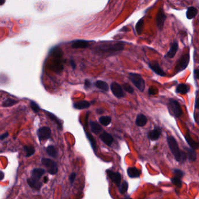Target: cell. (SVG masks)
<instances>
[{"label":"cell","mask_w":199,"mask_h":199,"mask_svg":"<svg viewBox=\"0 0 199 199\" xmlns=\"http://www.w3.org/2000/svg\"><path fill=\"white\" fill-rule=\"evenodd\" d=\"M46 113H47V115L49 117L50 119L51 120L57 123V125H58V127L60 129V130H62V129H63L62 123H61V121L60 120V119H58V118L56 116H55L54 115L51 113L49 112H46Z\"/></svg>","instance_id":"obj_32"},{"label":"cell","mask_w":199,"mask_h":199,"mask_svg":"<svg viewBox=\"0 0 199 199\" xmlns=\"http://www.w3.org/2000/svg\"><path fill=\"white\" fill-rule=\"evenodd\" d=\"M27 182L29 186L33 189L36 191H39L42 186V182L40 181H36L33 178H30L27 179Z\"/></svg>","instance_id":"obj_16"},{"label":"cell","mask_w":199,"mask_h":199,"mask_svg":"<svg viewBox=\"0 0 199 199\" xmlns=\"http://www.w3.org/2000/svg\"><path fill=\"white\" fill-rule=\"evenodd\" d=\"M122 87L125 90V91H126L129 93H131V94L134 93V89L130 84L127 83H124V84H123Z\"/></svg>","instance_id":"obj_38"},{"label":"cell","mask_w":199,"mask_h":199,"mask_svg":"<svg viewBox=\"0 0 199 199\" xmlns=\"http://www.w3.org/2000/svg\"><path fill=\"white\" fill-rule=\"evenodd\" d=\"M70 64H71V66L72 67L73 69H74V70L75 69V68H76V64H75V62L73 60H71L70 61Z\"/></svg>","instance_id":"obj_47"},{"label":"cell","mask_w":199,"mask_h":199,"mask_svg":"<svg viewBox=\"0 0 199 199\" xmlns=\"http://www.w3.org/2000/svg\"><path fill=\"white\" fill-rule=\"evenodd\" d=\"M127 173L130 178H137L141 175V171L135 167H130L127 169Z\"/></svg>","instance_id":"obj_15"},{"label":"cell","mask_w":199,"mask_h":199,"mask_svg":"<svg viewBox=\"0 0 199 199\" xmlns=\"http://www.w3.org/2000/svg\"><path fill=\"white\" fill-rule=\"evenodd\" d=\"M76 176H77V174L75 172H73L71 173L70 176H69V181L71 183V184H73V183L74 182L75 179V178H76Z\"/></svg>","instance_id":"obj_40"},{"label":"cell","mask_w":199,"mask_h":199,"mask_svg":"<svg viewBox=\"0 0 199 199\" xmlns=\"http://www.w3.org/2000/svg\"><path fill=\"white\" fill-rule=\"evenodd\" d=\"M91 42L84 40H76L73 42L71 47L74 49H85L89 47Z\"/></svg>","instance_id":"obj_14"},{"label":"cell","mask_w":199,"mask_h":199,"mask_svg":"<svg viewBox=\"0 0 199 199\" xmlns=\"http://www.w3.org/2000/svg\"><path fill=\"white\" fill-rule=\"evenodd\" d=\"M96 112L98 115H102V114H103L104 113V110L103 109H102V108H98L96 110Z\"/></svg>","instance_id":"obj_44"},{"label":"cell","mask_w":199,"mask_h":199,"mask_svg":"<svg viewBox=\"0 0 199 199\" xmlns=\"http://www.w3.org/2000/svg\"><path fill=\"white\" fill-rule=\"evenodd\" d=\"M178 43L176 42H175L171 44V48L168 52L165 55V57L167 58H172L174 57L177 51L178 50Z\"/></svg>","instance_id":"obj_19"},{"label":"cell","mask_w":199,"mask_h":199,"mask_svg":"<svg viewBox=\"0 0 199 199\" xmlns=\"http://www.w3.org/2000/svg\"><path fill=\"white\" fill-rule=\"evenodd\" d=\"M148 122L147 117L143 114H139L137 116L135 120V125L139 127H143Z\"/></svg>","instance_id":"obj_20"},{"label":"cell","mask_w":199,"mask_h":199,"mask_svg":"<svg viewBox=\"0 0 199 199\" xmlns=\"http://www.w3.org/2000/svg\"><path fill=\"white\" fill-rule=\"evenodd\" d=\"M95 85L96 88H98V89L101 90L103 91L107 92L109 91V85H108V83H106L105 81L98 80L95 82Z\"/></svg>","instance_id":"obj_25"},{"label":"cell","mask_w":199,"mask_h":199,"mask_svg":"<svg viewBox=\"0 0 199 199\" xmlns=\"http://www.w3.org/2000/svg\"><path fill=\"white\" fill-rule=\"evenodd\" d=\"M190 60V56L189 52L184 53L178 60L175 66V73L177 74L183 71L188 66Z\"/></svg>","instance_id":"obj_4"},{"label":"cell","mask_w":199,"mask_h":199,"mask_svg":"<svg viewBox=\"0 0 199 199\" xmlns=\"http://www.w3.org/2000/svg\"><path fill=\"white\" fill-rule=\"evenodd\" d=\"M166 18V15L164 13V10L162 9H160L157 13V18H156L157 25L158 28L159 30L162 29Z\"/></svg>","instance_id":"obj_10"},{"label":"cell","mask_w":199,"mask_h":199,"mask_svg":"<svg viewBox=\"0 0 199 199\" xmlns=\"http://www.w3.org/2000/svg\"><path fill=\"white\" fill-rule=\"evenodd\" d=\"M185 149L187 151V155L189 159V161L193 162H195L197 159V154L194 149H192L191 148H187L185 147Z\"/></svg>","instance_id":"obj_22"},{"label":"cell","mask_w":199,"mask_h":199,"mask_svg":"<svg viewBox=\"0 0 199 199\" xmlns=\"http://www.w3.org/2000/svg\"><path fill=\"white\" fill-rule=\"evenodd\" d=\"M124 49L125 44L121 42L102 44L99 47V50L103 53H115L122 51Z\"/></svg>","instance_id":"obj_2"},{"label":"cell","mask_w":199,"mask_h":199,"mask_svg":"<svg viewBox=\"0 0 199 199\" xmlns=\"http://www.w3.org/2000/svg\"><path fill=\"white\" fill-rule=\"evenodd\" d=\"M149 67L157 74L161 77H165L166 73L163 71V70L159 66L157 61H151L148 63Z\"/></svg>","instance_id":"obj_11"},{"label":"cell","mask_w":199,"mask_h":199,"mask_svg":"<svg viewBox=\"0 0 199 199\" xmlns=\"http://www.w3.org/2000/svg\"><path fill=\"white\" fill-rule=\"evenodd\" d=\"M162 133V129L159 126H155L154 129L148 133V137L151 141H156L159 139Z\"/></svg>","instance_id":"obj_12"},{"label":"cell","mask_w":199,"mask_h":199,"mask_svg":"<svg viewBox=\"0 0 199 199\" xmlns=\"http://www.w3.org/2000/svg\"><path fill=\"white\" fill-rule=\"evenodd\" d=\"M198 91H196V99H195V105H194V108L196 109H198L199 106H198Z\"/></svg>","instance_id":"obj_42"},{"label":"cell","mask_w":199,"mask_h":199,"mask_svg":"<svg viewBox=\"0 0 199 199\" xmlns=\"http://www.w3.org/2000/svg\"><path fill=\"white\" fill-rule=\"evenodd\" d=\"M30 106L34 113H38L41 109L39 105L33 100H31L30 102Z\"/></svg>","instance_id":"obj_37"},{"label":"cell","mask_w":199,"mask_h":199,"mask_svg":"<svg viewBox=\"0 0 199 199\" xmlns=\"http://www.w3.org/2000/svg\"><path fill=\"white\" fill-rule=\"evenodd\" d=\"M185 139L192 149H196L198 148V147H199L198 143L192 139L189 133H188L186 134Z\"/></svg>","instance_id":"obj_23"},{"label":"cell","mask_w":199,"mask_h":199,"mask_svg":"<svg viewBox=\"0 0 199 199\" xmlns=\"http://www.w3.org/2000/svg\"><path fill=\"white\" fill-rule=\"evenodd\" d=\"M194 78H195V79H196V80L199 79V69L198 68L194 70Z\"/></svg>","instance_id":"obj_45"},{"label":"cell","mask_w":199,"mask_h":199,"mask_svg":"<svg viewBox=\"0 0 199 199\" xmlns=\"http://www.w3.org/2000/svg\"><path fill=\"white\" fill-rule=\"evenodd\" d=\"M128 188H129V184L126 181H125L123 182L122 184H120V185L119 186V193L121 194H125L127 191L128 190Z\"/></svg>","instance_id":"obj_35"},{"label":"cell","mask_w":199,"mask_h":199,"mask_svg":"<svg viewBox=\"0 0 199 199\" xmlns=\"http://www.w3.org/2000/svg\"><path fill=\"white\" fill-rule=\"evenodd\" d=\"M171 182L174 184L175 186L178 187L179 188H181L182 187V181L181 180V178L177 177V176H175V177H174L172 178L171 179Z\"/></svg>","instance_id":"obj_36"},{"label":"cell","mask_w":199,"mask_h":199,"mask_svg":"<svg viewBox=\"0 0 199 199\" xmlns=\"http://www.w3.org/2000/svg\"><path fill=\"white\" fill-rule=\"evenodd\" d=\"M91 106V103L86 100H80L77 102H75L73 104V107L78 109V110H82L87 108H90Z\"/></svg>","instance_id":"obj_18"},{"label":"cell","mask_w":199,"mask_h":199,"mask_svg":"<svg viewBox=\"0 0 199 199\" xmlns=\"http://www.w3.org/2000/svg\"><path fill=\"white\" fill-rule=\"evenodd\" d=\"M5 2V0H0V6L3 5Z\"/></svg>","instance_id":"obj_48"},{"label":"cell","mask_w":199,"mask_h":199,"mask_svg":"<svg viewBox=\"0 0 199 199\" xmlns=\"http://www.w3.org/2000/svg\"><path fill=\"white\" fill-rule=\"evenodd\" d=\"M100 139L109 147H110L114 141L112 135L106 132H104L102 133L100 135Z\"/></svg>","instance_id":"obj_13"},{"label":"cell","mask_w":199,"mask_h":199,"mask_svg":"<svg viewBox=\"0 0 199 199\" xmlns=\"http://www.w3.org/2000/svg\"><path fill=\"white\" fill-rule=\"evenodd\" d=\"M84 85L86 88H90L92 86L91 82L89 80H85V83H84Z\"/></svg>","instance_id":"obj_41"},{"label":"cell","mask_w":199,"mask_h":199,"mask_svg":"<svg viewBox=\"0 0 199 199\" xmlns=\"http://www.w3.org/2000/svg\"><path fill=\"white\" fill-rule=\"evenodd\" d=\"M129 78L137 89L142 92H144L145 87V83L141 75L130 73L129 74Z\"/></svg>","instance_id":"obj_3"},{"label":"cell","mask_w":199,"mask_h":199,"mask_svg":"<svg viewBox=\"0 0 199 199\" xmlns=\"http://www.w3.org/2000/svg\"><path fill=\"white\" fill-rule=\"evenodd\" d=\"M4 178V173L0 170V181H2Z\"/></svg>","instance_id":"obj_46"},{"label":"cell","mask_w":199,"mask_h":199,"mask_svg":"<svg viewBox=\"0 0 199 199\" xmlns=\"http://www.w3.org/2000/svg\"><path fill=\"white\" fill-rule=\"evenodd\" d=\"M108 177L112 181V182L114 183L116 186H119L121 183L122 181V176L120 173L115 172L112 171L108 170L106 171Z\"/></svg>","instance_id":"obj_9"},{"label":"cell","mask_w":199,"mask_h":199,"mask_svg":"<svg viewBox=\"0 0 199 199\" xmlns=\"http://www.w3.org/2000/svg\"><path fill=\"white\" fill-rule=\"evenodd\" d=\"M166 141L168 142L170 151H171L173 155L174 156L175 159L176 160L177 162H180L182 151L179 149L177 141L175 140L174 137L172 135L168 136L166 138Z\"/></svg>","instance_id":"obj_1"},{"label":"cell","mask_w":199,"mask_h":199,"mask_svg":"<svg viewBox=\"0 0 199 199\" xmlns=\"http://www.w3.org/2000/svg\"><path fill=\"white\" fill-rule=\"evenodd\" d=\"M42 162L43 165L47 168L48 173L51 175H55L57 173L58 166L57 163L47 158H43L42 159Z\"/></svg>","instance_id":"obj_6"},{"label":"cell","mask_w":199,"mask_h":199,"mask_svg":"<svg viewBox=\"0 0 199 199\" xmlns=\"http://www.w3.org/2000/svg\"><path fill=\"white\" fill-rule=\"evenodd\" d=\"M47 180H48V178H47V177H44V182H47Z\"/></svg>","instance_id":"obj_49"},{"label":"cell","mask_w":199,"mask_h":199,"mask_svg":"<svg viewBox=\"0 0 199 199\" xmlns=\"http://www.w3.org/2000/svg\"><path fill=\"white\" fill-rule=\"evenodd\" d=\"M24 149L25 151L26 155L25 156L26 157H30L35 152V149L34 148L33 145H25L24 147Z\"/></svg>","instance_id":"obj_27"},{"label":"cell","mask_w":199,"mask_h":199,"mask_svg":"<svg viewBox=\"0 0 199 199\" xmlns=\"http://www.w3.org/2000/svg\"><path fill=\"white\" fill-rule=\"evenodd\" d=\"M8 132H6V133H4V134H2V135H0V140H3L5 139L7 137H8Z\"/></svg>","instance_id":"obj_43"},{"label":"cell","mask_w":199,"mask_h":199,"mask_svg":"<svg viewBox=\"0 0 199 199\" xmlns=\"http://www.w3.org/2000/svg\"><path fill=\"white\" fill-rule=\"evenodd\" d=\"M18 102L19 101L17 100L11 99V98H7L2 102V106L3 107H10L17 104Z\"/></svg>","instance_id":"obj_30"},{"label":"cell","mask_w":199,"mask_h":199,"mask_svg":"<svg viewBox=\"0 0 199 199\" xmlns=\"http://www.w3.org/2000/svg\"><path fill=\"white\" fill-rule=\"evenodd\" d=\"M90 124L91 129V132L92 133H94L95 134H98L101 132L102 129V127L97 122L91 121L90 122Z\"/></svg>","instance_id":"obj_24"},{"label":"cell","mask_w":199,"mask_h":199,"mask_svg":"<svg viewBox=\"0 0 199 199\" xmlns=\"http://www.w3.org/2000/svg\"><path fill=\"white\" fill-rule=\"evenodd\" d=\"M51 132L50 128L46 126L41 127L38 131V136L39 141H45L50 139Z\"/></svg>","instance_id":"obj_7"},{"label":"cell","mask_w":199,"mask_h":199,"mask_svg":"<svg viewBox=\"0 0 199 199\" xmlns=\"http://www.w3.org/2000/svg\"><path fill=\"white\" fill-rule=\"evenodd\" d=\"M46 151L47 154L51 157H56L57 155V152L53 145H49L46 148Z\"/></svg>","instance_id":"obj_31"},{"label":"cell","mask_w":199,"mask_h":199,"mask_svg":"<svg viewBox=\"0 0 199 199\" xmlns=\"http://www.w3.org/2000/svg\"><path fill=\"white\" fill-rule=\"evenodd\" d=\"M190 91V87L185 83H180L176 88L175 92L177 93L186 94Z\"/></svg>","instance_id":"obj_21"},{"label":"cell","mask_w":199,"mask_h":199,"mask_svg":"<svg viewBox=\"0 0 199 199\" xmlns=\"http://www.w3.org/2000/svg\"><path fill=\"white\" fill-rule=\"evenodd\" d=\"M86 135L87 137V139H88V140L91 143L92 148L93 150V151L96 152L97 151V145H96V142L95 141V139L93 138V137L92 135L91 134L89 133L86 132Z\"/></svg>","instance_id":"obj_29"},{"label":"cell","mask_w":199,"mask_h":199,"mask_svg":"<svg viewBox=\"0 0 199 199\" xmlns=\"http://www.w3.org/2000/svg\"><path fill=\"white\" fill-rule=\"evenodd\" d=\"M174 173L176 176L181 178H182L183 176L184 175V172L182 171L181 169H174Z\"/></svg>","instance_id":"obj_39"},{"label":"cell","mask_w":199,"mask_h":199,"mask_svg":"<svg viewBox=\"0 0 199 199\" xmlns=\"http://www.w3.org/2000/svg\"><path fill=\"white\" fill-rule=\"evenodd\" d=\"M50 54L55 58H61L63 54V52L61 48L56 47L51 50L50 51Z\"/></svg>","instance_id":"obj_28"},{"label":"cell","mask_w":199,"mask_h":199,"mask_svg":"<svg viewBox=\"0 0 199 199\" xmlns=\"http://www.w3.org/2000/svg\"><path fill=\"white\" fill-rule=\"evenodd\" d=\"M46 171L43 168H34L32 172V178L36 181H40L42 176L45 174Z\"/></svg>","instance_id":"obj_17"},{"label":"cell","mask_w":199,"mask_h":199,"mask_svg":"<svg viewBox=\"0 0 199 199\" xmlns=\"http://www.w3.org/2000/svg\"><path fill=\"white\" fill-rule=\"evenodd\" d=\"M110 90L116 98H122L124 97L125 93L123 91L122 86L120 84L116 82L112 83L110 85Z\"/></svg>","instance_id":"obj_8"},{"label":"cell","mask_w":199,"mask_h":199,"mask_svg":"<svg viewBox=\"0 0 199 199\" xmlns=\"http://www.w3.org/2000/svg\"><path fill=\"white\" fill-rule=\"evenodd\" d=\"M144 19H141L140 21H138L137 24L135 25V30L137 31V33L138 34H141L143 29H144Z\"/></svg>","instance_id":"obj_34"},{"label":"cell","mask_w":199,"mask_h":199,"mask_svg":"<svg viewBox=\"0 0 199 199\" xmlns=\"http://www.w3.org/2000/svg\"><path fill=\"white\" fill-rule=\"evenodd\" d=\"M168 108L172 111V114L175 117H179L182 116L183 112L179 102L174 99H169L168 102Z\"/></svg>","instance_id":"obj_5"},{"label":"cell","mask_w":199,"mask_h":199,"mask_svg":"<svg viewBox=\"0 0 199 199\" xmlns=\"http://www.w3.org/2000/svg\"><path fill=\"white\" fill-rule=\"evenodd\" d=\"M101 125L107 126L112 122V118L110 116H101L99 119Z\"/></svg>","instance_id":"obj_33"},{"label":"cell","mask_w":199,"mask_h":199,"mask_svg":"<svg viewBox=\"0 0 199 199\" xmlns=\"http://www.w3.org/2000/svg\"><path fill=\"white\" fill-rule=\"evenodd\" d=\"M198 13L197 9L195 7H191L188 9L186 12V17L188 19H191L196 16Z\"/></svg>","instance_id":"obj_26"}]
</instances>
